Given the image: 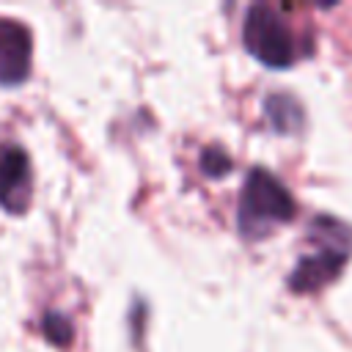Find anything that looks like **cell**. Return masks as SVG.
I'll return each mask as SVG.
<instances>
[{
	"label": "cell",
	"mask_w": 352,
	"mask_h": 352,
	"mask_svg": "<svg viewBox=\"0 0 352 352\" xmlns=\"http://www.w3.org/2000/svg\"><path fill=\"white\" fill-rule=\"evenodd\" d=\"M294 212V198L278 176L264 168H253L245 176L236 206V226L245 239H261L275 226L289 223Z\"/></svg>",
	"instance_id": "6da1fadb"
},
{
	"label": "cell",
	"mask_w": 352,
	"mask_h": 352,
	"mask_svg": "<svg viewBox=\"0 0 352 352\" xmlns=\"http://www.w3.org/2000/svg\"><path fill=\"white\" fill-rule=\"evenodd\" d=\"M201 170H204L206 176H212V179L226 176V173L231 170V157H228L223 148L209 146V148H204V154H201Z\"/></svg>",
	"instance_id": "ba28073f"
},
{
	"label": "cell",
	"mask_w": 352,
	"mask_h": 352,
	"mask_svg": "<svg viewBox=\"0 0 352 352\" xmlns=\"http://www.w3.org/2000/svg\"><path fill=\"white\" fill-rule=\"evenodd\" d=\"M242 41H245V50L270 69H286L297 58V47L289 25L280 19L275 8L264 3H256L248 8L242 22Z\"/></svg>",
	"instance_id": "7a4b0ae2"
},
{
	"label": "cell",
	"mask_w": 352,
	"mask_h": 352,
	"mask_svg": "<svg viewBox=\"0 0 352 352\" xmlns=\"http://www.w3.org/2000/svg\"><path fill=\"white\" fill-rule=\"evenodd\" d=\"M33 195V170L28 151L16 143L0 146V206L11 214H22Z\"/></svg>",
	"instance_id": "277c9868"
},
{
	"label": "cell",
	"mask_w": 352,
	"mask_h": 352,
	"mask_svg": "<svg viewBox=\"0 0 352 352\" xmlns=\"http://www.w3.org/2000/svg\"><path fill=\"white\" fill-rule=\"evenodd\" d=\"M33 38L28 25L0 16V85H19L30 74Z\"/></svg>",
	"instance_id": "5b68a950"
},
{
	"label": "cell",
	"mask_w": 352,
	"mask_h": 352,
	"mask_svg": "<svg viewBox=\"0 0 352 352\" xmlns=\"http://www.w3.org/2000/svg\"><path fill=\"white\" fill-rule=\"evenodd\" d=\"M341 234L338 236H322L319 242H324V245L297 261V267L289 275V289L292 292L311 294V292L327 286L330 280H336L341 275V270L346 264V256H349V248H341V242H344Z\"/></svg>",
	"instance_id": "3957f363"
},
{
	"label": "cell",
	"mask_w": 352,
	"mask_h": 352,
	"mask_svg": "<svg viewBox=\"0 0 352 352\" xmlns=\"http://www.w3.org/2000/svg\"><path fill=\"white\" fill-rule=\"evenodd\" d=\"M264 110H267L270 124L278 132H283V135L286 132H297L300 124H302V110H300V104L289 94H272V96H267Z\"/></svg>",
	"instance_id": "8992f818"
},
{
	"label": "cell",
	"mask_w": 352,
	"mask_h": 352,
	"mask_svg": "<svg viewBox=\"0 0 352 352\" xmlns=\"http://www.w3.org/2000/svg\"><path fill=\"white\" fill-rule=\"evenodd\" d=\"M41 333L52 344H69L72 341V322L63 314H58V311H47L41 316Z\"/></svg>",
	"instance_id": "52a82bcc"
}]
</instances>
